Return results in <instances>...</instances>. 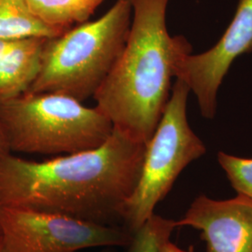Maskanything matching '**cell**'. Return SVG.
<instances>
[{
  "mask_svg": "<svg viewBox=\"0 0 252 252\" xmlns=\"http://www.w3.org/2000/svg\"><path fill=\"white\" fill-rule=\"evenodd\" d=\"M114 252L113 251H111V250H109V249H107V250H104V251H102V252Z\"/></svg>",
  "mask_w": 252,
  "mask_h": 252,
  "instance_id": "obj_16",
  "label": "cell"
},
{
  "mask_svg": "<svg viewBox=\"0 0 252 252\" xmlns=\"http://www.w3.org/2000/svg\"><path fill=\"white\" fill-rule=\"evenodd\" d=\"M7 152H9L7 145L5 143V140H4V137L2 135V132H1V129H0V157L2 154H4Z\"/></svg>",
  "mask_w": 252,
  "mask_h": 252,
  "instance_id": "obj_15",
  "label": "cell"
},
{
  "mask_svg": "<svg viewBox=\"0 0 252 252\" xmlns=\"http://www.w3.org/2000/svg\"><path fill=\"white\" fill-rule=\"evenodd\" d=\"M161 252H193V248H190L189 251H185L180 249V247H178L177 245L172 243L170 240L166 241L162 246Z\"/></svg>",
  "mask_w": 252,
  "mask_h": 252,
  "instance_id": "obj_14",
  "label": "cell"
},
{
  "mask_svg": "<svg viewBox=\"0 0 252 252\" xmlns=\"http://www.w3.org/2000/svg\"><path fill=\"white\" fill-rule=\"evenodd\" d=\"M37 18L49 27L66 32L88 21L105 0H26Z\"/></svg>",
  "mask_w": 252,
  "mask_h": 252,
  "instance_id": "obj_10",
  "label": "cell"
},
{
  "mask_svg": "<svg viewBox=\"0 0 252 252\" xmlns=\"http://www.w3.org/2000/svg\"><path fill=\"white\" fill-rule=\"evenodd\" d=\"M47 37L0 38V104L26 94L41 67Z\"/></svg>",
  "mask_w": 252,
  "mask_h": 252,
  "instance_id": "obj_9",
  "label": "cell"
},
{
  "mask_svg": "<svg viewBox=\"0 0 252 252\" xmlns=\"http://www.w3.org/2000/svg\"><path fill=\"white\" fill-rule=\"evenodd\" d=\"M0 129L9 152L66 155L98 148L113 125L96 107L56 93H26L0 104Z\"/></svg>",
  "mask_w": 252,
  "mask_h": 252,
  "instance_id": "obj_4",
  "label": "cell"
},
{
  "mask_svg": "<svg viewBox=\"0 0 252 252\" xmlns=\"http://www.w3.org/2000/svg\"><path fill=\"white\" fill-rule=\"evenodd\" d=\"M252 52V0H238L233 20L220 39L199 54H185L176 67L175 78L195 94L204 118L215 117L217 95L234 60Z\"/></svg>",
  "mask_w": 252,
  "mask_h": 252,
  "instance_id": "obj_7",
  "label": "cell"
},
{
  "mask_svg": "<svg viewBox=\"0 0 252 252\" xmlns=\"http://www.w3.org/2000/svg\"><path fill=\"white\" fill-rule=\"evenodd\" d=\"M169 0H130L132 21L126 45L112 70L94 94L96 108L113 128L147 144L171 94L181 57L191 53L183 36L166 27Z\"/></svg>",
  "mask_w": 252,
  "mask_h": 252,
  "instance_id": "obj_2",
  "label": "cell"
},
{
  "mask_svg": "<svg viewBox=\"0 0 252 252\" xmlns=\"http://www.w3.org/2000/svg\"><path fill=\"white\" fill-rule=\"evenodd\" d=\"M63 33L37 18L26 0H0V38H53Z\"/></svg>",
  "mask_w": 252,
  "mask_h": 252,
  "instance_id": "obj_11",
  "label": "cell"
},
{
  "mask_svg": "<svg viewBox=\"0 0 252 252\" xmlns=\"http://www.w3.org/2000/svg\"><path fill=\"white\" fill-rule=\"evenodd\" d=\"M131 21L130 0H117L99 19L49 38L27 93L62 94L81 102L94 96L125 48Z\"/></svg>",
  "mask_w": 252,
  "mask_h": 252,
  "instance_id": "obj_3",
  "label": "cell"
},
{
  "mask_svg": "<svg viewBox=\"0 0 252 252\" xmlns=\"http://www.w3.org/2000/svg\"><path fill=\"white\" fill-rule=\"evenodd\" d=\"M0 252H2V250H1V244H0Z\"/></svg>",
  "mask_w": 252,
  "mask_h": 252,
  "instance_id": "obj_17",
  "label": "cell"
},
{
  "mask_svg": "<svg viewBox=\"0 0 252 252\" xmlns=\"http://www.w3.org/2000/svg\"><path fill=\"white\" fill-rule=\"evenodd\" d=\"M175 228L176 220L153 214L133 234L126 252H161Z\"/></svg>",
  "mask_w": 252,
  "mask_h": 252,
  "instance_id": "obj_12",
  "label": "cell"
},
{
  "mask_svg": "<svg viewBox=\"0 0 252 252\" xmlns=\"http://www.w3.org/2000/svg\"><path fill=\"white\" fill-rule=\"evenodd\" d=\"M189 92L183 81L176 79L161 120L146 144L139 180L123 213V222L131 234L153 216L180 173L207 152L188 122Z\"/></svg>",
  "mask_w": 252,
  "mask_h": 252,
  "instance_id": "obj_5",
  "label": "cell"
},
{
  "mask_svg": "<svg viewBox=\"0 0 252 252\" xmlns=\"http://www.w3.org/2000/svg\"><path fill=\"white\" fill-rule=\"evenodd\" d=\"M218 162L237 194L252 200V158L220 152Z\"/></svg>",
  "mask_w": 252,
  "mask_h": 252,
  "instance_id": "obj_13",
  "label": "cell"
},
{
  "mask_svg": "<svg viewBox=\"0 0 252 252\" xmlns=\"http://www.w3.org/2000/svg\"><path fill=\"white\" fill-rule=\"evenodd\" d=\"M176 226L201 232L207 252H252V200L243 195L226 200L199 195Z\"/></svg>",
  "mask_w": 252,
  "mask_h": 252,
  "instance_id": "obj_8",
  "label": "cell"
},
{
  "mask_svg": "<svg viewBox=\"0 0 252 252\" xmlns=\"http://www.w3.org/2000/svg\"><path fill=\"white\" fill-rule=\"evenodd\" d=\"M133 234L27 207H0L2 252H78L96 247H127Z\"/></svg>",
  "mask_w": 252,
  "mask_h": 252,
  "instance_id": "obj_6",
  "label": "cell"
},
{
  "mask_svg": "<svg viewBox=\"0 0 252 252\" xmlns=\"http://www.w3.org/2000/svg\"><path fill=\"white\" fill-rule=\"evenodd\" d=\"M146 144L113 128L98 148L28 161L0 157V207H27L117 226L139 180Z\"/></svg>",
  "mask_w": 252,
  "mask_h": 252,
  "instance_id": "obj_1",
  "label": "cell"
}]
</instances>
